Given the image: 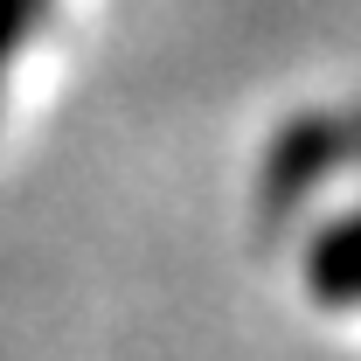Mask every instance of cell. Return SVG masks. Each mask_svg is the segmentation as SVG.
Listing matches in <instances>:
<instances>
[{
  "label": "cell",
  "instance_id": "6da1fadb",
  "mask_svg": "<svg viewBox=\"0 0 361 361\" xmlns=\"http://www.w3.org/2000/svg\"><path fill=\"white\" fill-rule=\"evenodd\" d=\"M306 292L319 306H361V209L313 236V250H306Z\"/></svg>",
  "mask_w": 361,
  "mask_h": 361
},
{
  "label": "cell",
  "instance_id": "7a4b0ae2",
  "mask_svg": "<svg viewBox=\"0 0 361 361\" xmlns=\"http://www.w3.org/2000/svg\"><path fill=\"white\" fill-rule=\"evenodd\" d=\"M49 0H0V77H7V63H14V49L28 28H42Z\"/></svg>",
  "mask_w": 361,
  "mask_h": 361
}]
</instances>
